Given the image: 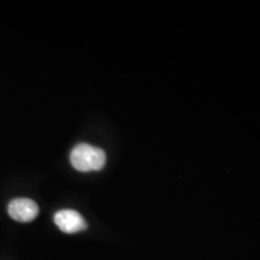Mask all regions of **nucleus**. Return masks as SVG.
<instances>
[{
    "label": "nucleus",
    "instance_id": "nucleus-3",
    "mask_svg": "<svg viewBox=\"0 0 260 260\" xmlns=\"http://www.w3.org/2000/svg\"><path fill=\"white\" fill-rule=\"evenodd\" d=\"M54 223L63 233L75 234L87 229V222L75 210H60L54 214Z\"/></svg>",
    "mask_w": 260,
    "mask_h": 260
},
{
    "label": "nucleus",
    "instance_id": "nucleus-1",
    "mask_svg": "<svg viewBox=\"0 0 260 260\" xmlns=\"http://www.w3.org/2000/svg\"><path fill=\"white\" fill-rule=\"evenodd\" d=\"M70 161L77 171H99L105 167L106 154L102 148L88 144H80L71 151Z\"/></svg>",
    "mask_w": 260,
    "mask_h": 260
},
{
    "label": "nucleus",
    "instance_id": "nucleus-2",
    "mask_svg": "<svg viewBox=\"0 0 260 260\" xmlns=\"http://www.w3.org/2000/svg\"><path fill=\"white\" fill-rule=\"evenodd\" d=\"M8 212L12 219L21 223H29L38 217L39 206L34 200L17 198L9 204Z\"/></svg>",
    "mask_w": 260,
    "mask_h": 260
}]
</instances>
